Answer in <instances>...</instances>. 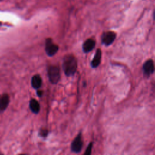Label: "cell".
Masks as SVG:
<instances>
[{
	"label": "cell",
	"instance_id": "16",
	"mask_svg": "<svg viewBox=\"0 0 155 155\" xmlns=\"http://www.w3.org/2000/svg\"><path fill=\"white\" fill-rule=\"evenodd\" d=\"M0 155H3V154H1V153H0Z\"/></svg>",
	"mask_w": 155,
	"mask_h": 155
},
{
	"label": "cell",
	"instance_id": "14",
	"mask_svg": "<svg viewBox=\"0 0 155 155\" xmlns=\"http://www.w3.org/2000/svg\"><path fill=\"white\" fill-rule=\"evenodd\" d=\"M36 94L38 95V96L39 97H41L43 94V91L42 90H38L37 91H36Z\"/></svg>",
	"mask_w": 155,
	"mask_h": 155
},
{
	"label": "cell",
	"instance_id": "10",
	"mask_svg": "<svg viewBox=\"0 0 155 155\" xmlns=\"http://www.w3.org/2000/svg\"><path fill=\"white\" fill-rule=\"evenodd\" d=\"M101 51L100 49H97L91 61V67L93 68L97 67L101 62Z\"/></svg>",
	"mask_w": 155,
	"mask_h": 155
},
{
	"label": "cell",
	"instance_id": "11",
	"mask_svg": "<svg viewBox=\"0 0 155 155\" xmlns=\"http://www.w3.org/2000/svg\"><path fill=\"white\" fill-rule=\"evenodd\" d=\"M42 79L38 74L35 75L31 79V85L35 89H39L42 85Z\"/></svg>",
	"mask_w": 155,
	"mask_h": 155
},
{
	"label": "cell",
	"instance_id": "13",
	"mask_svg": "<svg viewBox=\"0 0 155 155\" xmlns=\"http://www.w3.org/2000/svg\"><path fill=\"white\" fill-rule=\"evenodd\" d=\"M93 145V143L92 142L89 143V144L88 145V146L87 147V148L85 149V151L84 153V155H91V154Z\"/></svg>",
	"mask_w": 155,
	"mask_h": 155
},
{
	"label": "cell",
	"instance_id": "1",
	"mask_svg": "<svg viewBox=\"0 0 155 155\" xmlns=\"http://www.w3.org/2000/svg\"><path fill=\"white\" fill-rule=\"evenodd\" d=\"M77 66V60L74 56L68 55L64 58L62 68L67 76H70L73 75L76 71Z\"/></svg>",
	"mask_w": 155,
	"mask_h": 155
},
{
	"label": "cell",
	"instance_id": "8",
	"mask_svg": "<svg viewBox=\"0 0 155 155\" xmlns=\"http://www.w3.org/2000/svg\"><path fill=\"white\" fill-rule=\"evenodd\" d=\"M95 46V41L92 39H88L84 43L82 48L85 53H88L91 51Z\"/></svg>",
	"mask_w": 155,
	"mask_h": 155
},
{
	"label": "cell",
	"instance_id": "3",
	"mask_svg": "<svg viewBox=\"0 0 155 155\" xmlns=\"http://www.w3.org/2000/svg\"><path fill=\"white\" fill-rule=\"evenodd\" d=\"M48 76L53 84H57L60 79V70L56 66H50L48 68Z\"/></svg>",
	"mask_w": 155,
	"mask_h": 155
},
{
	"label": "cell",
	"instance_id": "4",
	"mask_svg": "<svg viewBox=\"0 0 155 155\" xmlns=\"http://www.w3.org/2000/svg\"><path fill=\"white\" fill-rule=\"evenodd\" d=\"M59 47L57 45L54 44L52 40L50 38L47 39L45 42V51L48 56H53L58 51Z\"/></svg>",
	"mask_w": 155,
	"mask_h": 155
},
{
	"label": "cell",
	"instance_id": "2",
	"mask_svg": "<svg viewBox=\"0 0 155 155\" xmlns=\"http://www.w3.org/2000/svg\"><path fill=\"white\" fill-rule=\"evenodd\" d=\"M83 144V140L82 139V132L80 131L71 143V151L74 153H79L82 149Z\"/></svg>",
	"mask_w": 155,
	"mask_h": 155
},
{
	"label": "cell",
	"instance_id": "15",
	"mask_svg": "<svg viewBox=\"0 0 155 155\" xmlns=\"http://www.w3.org/2000/svg\"><path fill=\"white\" fill-rule=\"evenodd\" d=\"M19 155H29L28 154H19Z\"/></svg>",
	"mask_w": 155,
	"mask_h": 155
},
{
	"label": "cell",
	"instance_id": "17",
	"mask_svg": "<svg viewBox=\"0 0 155 155\" xmlns=\"http://www.w3.org/2000/svg\"><path fill=\"white\" fill-rule=\"evenodd\" d=\"M1 25V22H0V25Z\"/></svg>",
	"mask_w": 155,
	"mask_h": 155
},
{
	"label": "cell",
	"instance_id": "6",
	"mask_svg": "<svg viewBox=\"0 0 155 155\" xmlns=\"http://www.w3.org/2000/svg\"><path fill=\"white\" fill-rule=\"evenodd\" d=\"M154 70V62L153 60L149 59L143 65V71L145 76H150Z\"/></svg>",
	"mask_w": 155,
	"mask_h": 155
},
{
	"label": "cell",
	"instance_id": "9",
	"mask_svg": "<svg viewBox=\"0 0 155 155\" xmlns=\"http://www.w3.org/2000/svg\"><path fill=\"white\" fill-rule=\"evenodd\" d=\"M29 107L30 110L34 114H38L40 111V104L35 99H31L29 102Z\"/></svg>",
	"mask_w": 155,
	"mask_h": 155
},
{
	"label": "cell",
	"instance_id": "7",
	"mask_svg": "<svg viewBox=\"0 0 155 155\" xmlns=\"http://www.w3.org/2000/svg\"><path fill=\"white\" fill-rule=\"evenodd\" d=\"M10 99L7 94H2L0 97V111H4L8 107Z\"/></svg>",
	"mask_w": 155,
	"mask_h": 155
},
{
	"label": "cell",
	"instance_id": "12",
	"mask_svg": "<svg viewBox=\"0 0 155 155\" xmlns=\"http://www.w3.org/2000/svg\"><path fill=\"white\" fill-rule=\"evenodd\" d=\"M48 134V130L45 128H40L39 131V136L42 138H45Z\"/></svg>",
	"mask_w": 155,
	"mask_h": 155
},
{
	"label": "cell",
	"instance_id": "5",
	"mask_svg": "<svg viewBox=\"0 0 155 155\" xmlns=\"http://www.w3.org/2000/svg\"><path fill=\"white\" fill-rule=\"evenodd\" d=\"M116 33L113 31H107L102 34L101 37V41L102 44L105 45H109L111 44L116 39Z\"/></svg>",
	"mask_w": 155,
	"mask_h": 155
}]
</instances>
